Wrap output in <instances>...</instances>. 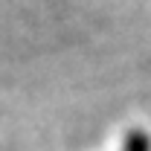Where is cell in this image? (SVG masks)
I'll return each instance as SVG.
<instances>
[{"mask_svg": "<svg viewBox=\"0 0 151 151\" xmlns=\"http://www.w3.org/2000/svg\"><path fill=\"white\" fill-rule=\"evenodd\" d=\"M125 151H151V139L142 131H131L125 139Z\"/></svg>", "mask_w": 151, "mask_h": 151, "instance_id": "obj_1", "label": "cell"}]
</instances>
